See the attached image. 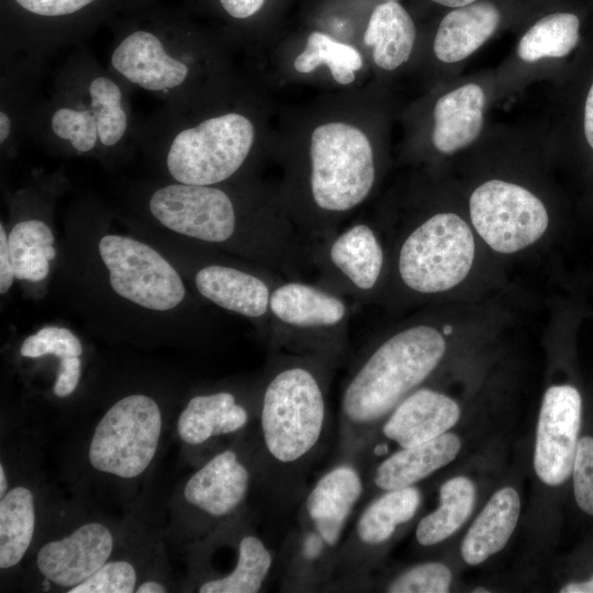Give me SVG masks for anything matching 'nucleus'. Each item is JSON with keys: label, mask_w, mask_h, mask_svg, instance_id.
<instances>
[{"label": "nucleus", "mask_w": 593, "mask_h": 593, "mask_svg": "<svg viewBox=\"0 0 593 593\" xmlns=\"http://www.w3.org/2000/svg\"><path fill=\"white\" fill-rule=\"evenodd\" d=\"M447 343L430 322L406 324L370 344L354 362L339 404V459L359 461L385 417L421 388Z\"/></svg>", "instance_id": "nucleus-1"}, {"label": "nucleus", "mask_w": 593, "mask_h": 593, "mask_svg": "<svg viewBox=\"0 0 593 593\" xmlns=\"http://www.w3.org/2000/svg\"><path fill=\"white\" fill-rule=\"evenodd\" d=\"M334 368L310 356L273 351L258 393L259 432L268 481L295 490L315 460L328 425Z\"/></svg>", "instance_id": "nucleus-2"}, {"label": "nucleus", "mask_w": 593, "mask_h": 593, "mask_svg": "<svg viewBox=\"0 0 593 593\" xmlns=\"http://www.w3.org/2000/svg\"><path fill=\"white\" fill-rule=\"evenodd\" d=\"M376 179L373 149L361 130L342 122L317 126L311 136L301 203L306 202L292 222L312 244L329 237L339 230L342 217L366 201Z\"/></svg>", "instance_id": "nucleus-3"}, {"label": "nucleus", "mask_w": 593, "mask_h": 593, "mask_svg": "<svg viewBox=\"0 0 593 593\" xmlns=\"http://www.w3.org/2000/svg\"><path fill=\"white\" fill-rule=\"evenodd\" d=\"M347 298L303 278H283L269 301L267 343L271 353L318 358L333 368L348 349Z\"/></svg>", "instance_id": "nucleus-4"}, {"label": "nucleus", "mask_w": 593, "mask_h": 593, "mask_svg": "<svg viewBox=\"0 0 593 593\" xmlns=\"http://www.w3.org/2000/svg\"><path fill=\"white\" fill-rule=\"evenodd\" d=\"M475 254L470 226L452 212H438L413 225L395 245L393 287L411 296H432L460 284Z\"/></svg>", "instance_id": "nucleus-5"}, {"label": "nucleus", "mask_w": 593, "mask_h": 593, "mask_svg": "<svg viewBox=\"0 0 593 593\" xmlns=\"http://www.w3.org/2000/svg\"><path fill=\"white\" fill-rule=\"evenodd\" d=\"M254 135L251 122L238 113L204 120L175 136L167 155L168 171L180 183L223 182L246 161Z\"/></svg>", "instance_id": "nucleus-6"}, {"label": "nucleus", "mask_w": 593, "mask_h": 593, "mask_svg": "<svg viewBox=\"0 0 593 593\" xmlns=\"http://www.w3.org/2000/svg\"><path fill=\"white\" fill-rule=\"evenodd\" d=\"M311 259L318 283L358 303L376 300L385 287V245L367 222H356L313 243Z\"/></svg>", "instance_id": "nucleus-7"}, {"label": "nucleus", "mask_w": 593, "mask_h": 593, "mask_svg": "<svg viewBox=\"0 0 593 593\" xmlns=\"http://www.w3.org/2000/svg\"><path fill=\"white\" fill-rule=\"evenodd\" d=\"M161 432L158 404L144 394L127 395L98 423L89 448L91 466L120 478L139 475L152 462Z\"/></svg>", "instance_id": "nucleus-8"}, {"label": "nucleus", "mask_w": 593, "mask_h": 593, "mask_svg": "<svg viewBox=\"0 0 593 593\" xmlns=\"http://www.w3.org/2000/svg\"><path fill=\"white\" fill-rule=\"evenodd\" d=\"M471 223L493 250L513 254L545 234L549 216L545 204L528 189L492 179L480 184L469 200Z\"/></svg>", "instance_id": "nucleus-9"}, {"label": "nucleus", "mask_w": 593, "mask_h": 593, "mask_svg": "<svg viewBox=\"0 0 593 593\" xmlns=\"http://www.w3.org/2000/svg\"><path fill=\"white\" fill-rule=\"evenodd\" d=\"M112 289L152 311H169L186 296L178 271L149 245L123 235H105L98 245Z\"/></svg>", "instance_id": "nucleus-10"}, {"label": "nucleus", "mask_w": 593, "mask_h": 593, "mask_svg": "<svg viewBox=\"0 0 593 593\" xmlns=\"http://www.w3.org/2000/svg\"><path fill=\"white\" fill-rule=\"evenodd\" d=\"M421 503V491L414 485L383 491L370 501L342 542L333 575L357 585L374 549L388 544L415 516Z\"/></svg>", "instance_id": "nucleus-11"}, {"label": "nucleus", "mask_w": 593, "mask_h": 593, "mask_svg": "<svg viewBox=\"0 0 593 593\" xmlns=\"http://www.w3.org/2000/svg\"><path fill=\"white\" fill-rule=\"evenodd\" d=\"M284 277L253 261L248 266L209 261L197 267V291L216 306L250 320L267 339L269 301L273 287Z\"/></svg>", "instance_id": "nucleus-12"}, {"label": "nucleus", "mask_w": 593, "mask_h": 593, "mask_svg": "<svg viewBox=\"0 0 593 593\" xmlns=\"http://www.w3.org/2000/svg\"><path fill=\"white\" fill-rule=\"evenodd\" d=\"M581 411V395L572 385H552L544 394L537 425L534 468L547 485H560L572 473Z\"/></svg>", "instance_id": "nucleus-13"}, {"label": "nucleus", "mask_w": 593, "mask_h": 593, "mask_svg": "<svg viewBox=\"0 0 593 593\" xmlns=\"http://www.w3.org/2000/svg\"><path fill=\"white\" fill-rule=\"evenodd\" d=\"M359 466L358 461L339 459L315 481L299 511V524L317 533L337 552L365 491Z\"/></svg>", "instance_id": "nucleus-14"}, {"label": "nucleus", "mask_w": 593, "mask_h": 593, "mask_svg": "<svg viewBox=\"0 0 593 593\" xmlns=\"http://www.w3.org/2000/svg\"><path fill=\"white\" fill-rule=\"evenodd\" d=\"M113 538L102 524L88 523L37 552L40 572L59 586L72 588L99 570L112 552Z\"/></svg>", "instance_id": "nucleus-15"}, {"label": "nucleus", "mask_w": 593, "mask_h": 593, "mask_svg": "<svg viewBox=\"0 0 593 593\" xmlns=\"http://www.w3.org/2000/svg\"><path fill=\"white\" fill-rule=\"evenodd\" d=\"M253 474L233 449L212 457L187 481L184 500L211 518L233 514L246 500Z\"/></svg>", "instance_id": "nucleus-16"}, {"label": "nucleus", "mask_w": 593, "mask_h": 593, "mask_svg": "<svg viewBox=\"0 0 593 593\" xmlns=\"http://www.w3.org/2000/svg\"><path fill=\"white\" fill-rule=\"evenodd\" d=\"M459 417V405L452 399L419 388L400 402L379 428L387 439L406 448L447 433Z\"/></svg>", "instance_id": "nucleus-17"}, {"label": "nucleus", "mask_w": 593, "mask_h": 593, "mask_svg": "<svg viewBox=\"0 0 593 593\" xmlns=\"http://www.w3.org/2000/svg\"><path fill=\"white\" fill-rule=\"evenodd\" d=\"M112 66L131 82L149 91H163L180 86L188 67L168 55L160 40L150 32L136 31L114 49Z\"/></svg>", "instance_id": "nucleus-18"}, {"label": "nucleus", "mask_w": 593, "mask_h": 593, "mask_svg": "<svg viewBox=\"0 0 593 593\" xmlns=\"http://www.w3.org/2000/svg\"><path fill=\"white\" fill-rule=\"evenodd\" d=\"M460 447L457 435L444 433L425 443L400 448L376 467L372 484L382 492L412 486L451 462Z\"/></svg>", "instance_id": "nucleus-19"}, {"label": "nucleus", "mask_w": 593, "mask_h": 593, "mask_svg": "<svg viewBox=\"0 0 593 593\" xmlns=\"http://www.w3.org/2000/svg\"><path fill=\"white\" fill-rule=\"evenodd\" d=\"M485 94L477 83L463 85L440 97L434 108V147L450 154L477 139L483 125Z\"/></svg>", "instance_id": "nucleus-20"}, {"label": "nucleus", "mask_w": 593, "mask_h": 593, "mask_svg": "<svg viewBox=\"0 0 593 593\" xmlns=\"http://www.w3.org/2000/svg\"><path fill=\"white\" fill-rule=\"evenodd\" d=\"M501 13L490 1L454 8L441 20L434 40L435 56L443 63H457L475 52L495 32Z\"/></svg>", "instance_id": "nucleus-21"}, {"label": "nucleus", "mask_w": 593, "mask_h": 593, "mask_svg": "<svg viewBox=\"0 0 593 593\" xmlns=\"http://www.w3.org/2000/svg\"><path fill=\"white\" fill-rule=\"evenodd\" d=\"M249 422V412L230 391L193 396L180 413L177 430L189 445L242 430Z\"/></svg>", "instance_id": "nucleus-22"}, {"label": "nucleus", "mask_w": 593, "mask_h": 593, "mask_svg": "<svg viewBox=\"0 0 593 593\" xmlns=\"http://www.w3.org/2000/svg\"><path fill=\"white\" fill-rule=\"evenodd\" d=\"M519 510L521 501L515 489L506 486L496 491L462 540L465 562L480 564L502 550L516 527Z\"/></svg>", "instance_id": "nucleus-23"}, {"label": "nucleus", "mask_w": 593, "mask_h": 593, "mask_svg": "<svg viewBox=\"0 0 593 593\" xmlns=\"http://www.w3.org/2000/svg\"><path fill=\"white\" fill-rule=\"evenodd\" d=\"M415 36V25L409 12L395 0H387L373 9L363 42L372 47L377 66L394 70L410 58Z\"/></svg>", "instance_id": "nucleus-24"}, {"label": "nucleus", "mask_w": 593, "mask_h": 593, "mask_svg": "<svg viewBox=\"0 0 593 593\" xmlns=\"http://www.w3.org/2000/svg\"><path fill=\"white\" fill-rule=\"evenodd\" d=\"M286 553V586L301 591L329 581L338 556L317 533L300 524L290 537Z\"/></svg>", "instance_id": "nucleus-25"}, {"label": "nucleus", "mask_w": 593, "mask_h": 593, "mask_svg": "<svg viewBox=\"0 0 593 593\" xmlns=\"http://www.w3.org/2000/svg\"><path fill=\"white\" fill-rule=\"evenodd\" d=\"M474 504V485L466 477L446 481L439 491V506L423 517L415 532L422 546H433L450 537L470 516Z\"/></svg>", "instance_id": "nucleus-26"}, {"label": "nucleus", "mask_w": 593, "mask_h": 593, "mask_svg": "<svg viewBox=\"0 0 593 593\" xmlns=\"http://www.w3.org/2000/svg\"><path fill=\"white\" fill-rule=\"evenodd\" d=\"M15 279L38 282L49 272L56 257L54 234L46 223L26 220L15 224L8 235Z\"/></svg>", "instance_id": "nucleus-27"}, {"label": "nucleus", "mask_w": 593, "mask_h": 593, "mask_svg": "<svg viewBox=\"0 0 593 593\" xmlns=\"http://www.w3.org/2000/svg\"><path fill=\"white\" fill-rule=\"evenodd\" d=\"M35 512L32 492L15 486L0 501V568L18 564L25 555L34 533Z\"/></svg>", "instance_id": "nucleus-28"}, {"label": "nucleus", "mask_w": 593, "mask_h": 593, "mask_svg": "<svg viewBox=\"0 0 593 593\" xmlns=\"http://www.w3.org/2000/svg\"><path fill=\"white\" fill-rule=\"evenodd\" d=\"M238 550L235 570L226 577L203 582L200 593H256L262 589L273 567L271 549L259 536L247 534L240 538Z\"/></svg>", "instance_id": "nucleus-29"}, {"label": "nucleus", "mask_w": 593, "mask_h": 593, "mask_svg": "<svg viewBox=\"0 0 593 593\" xmlns=\"http://www.w3.org/2000/svg\"><path fill=\"white\" fill-rule=\"evenodd\" d=\"M580 20L574 13L556 12L538 20L522 36L517 54L534 63L545 57H564L578 44Z\"/></svg>", "instance_id": "nucleus-30"}, {"label": "nucleus", "mask_w": 593, "mask_h": 593, "mask_svg": "<svg viewBox=\"0 0 593 593\" xmlns=\"http://www.w3.org/2000/svg\"><path fill=\"white\" fill-rule=\"evenodd\" d=\"M321 65H326L340 85L355 80V71L362 66L360 53L351 45L335 41L322 32H312L306 40L305 49L294 60L296 71L307 74Z\"/></svg>", "instance_id": "nucleus-31"}, {"label": "nucleus", "mask_w": 593, "mask_h": 593, "mask_svg": "<svg viewBox=\"0 0 593 593\" xmlns=\"http://www.w3.org/2000/svg\"><path fill=\"white\" fill-rule=\"evenodd\" d=\"M89 94L99 139L103 145L112 146L122 138L127 126V118L121 107V90L112 80L97 77L89 86Z\"/></svg>", "instance_id": "nucleus-32"}, {"label": "nucleus", "mask_w": 593, "mask_h": 593, "mask_svg": "<svg viewBox=\"0 0 593 593\" xmlns=\"http://www.w3.org/2000/svg\"><path fill=\"white\" fill-rule=\"evenodd\" d=\"M452 575L440 562H425L400 573L387 586L390 593H446Z\"/></svg>", "instance_id": "nucleus-33"}, {"label": "nucleus", "mask_w": 593, "mask_h": 593, "mask_svg": "<svg viewBox=\"0 0 593 593\" xmlns=\"http://www.w3.org/2000/svg\"><path fill=\"white\" fill-rule=\"evenodd\" d=\"M51 126L56 136L69 141L80 153L91 150L99 138L91 110L58 109L52 116Z\"/></svg>", "instance_id": "nucleus-34"}, {"label": "nucleus", "mask_w": 593, "mask_h": 593, "mask_svg": "<svg viewBox=\"0 0 593 593\" xmlns=\"http://www.w3.org/2000/svg\"><path fill=\"white\" fill-rule=\"evenodd\" d=\"M20 354L27 358H38L45 355H55L60 359L80 357L82 345L68 328L45 326L25 338L21 345Z\"/></svg>", "instance_id": "nucleus-35"}, {"label": "nucleus", "mask_w": 593, "mask_h": 593, "mask_svg": "<svg viewBox=\"0 0 593 593\" xmlns=\"http://www.w3.org/2000/svg\"><path fill=\"white\" fill-rule=\"evenodd\" d=\"M136 572L127 561L105 562L92 575L68 590V593H131Z\"/></svg>", "instance_id": "nucleus-36"}, {"label": "nucleus", "mask_w": 593, "mask_h": 593, "mask_svg": "<svg viewBox=\"0 0 593 593\" xmlns=\"http://www.w3.org/2000/svg\"><path fill=\"white\" fill-rule=\"evenodd\" d=\"M572 475L578 506L593 516V437L584 436L578 441Z\"/></svg>", "instance_id": "nucleus-37"}, {"label": "nucleus", "mask_w": 593, "mask_h": 593, "mask_svg": "<svg viewBox=\"0 0 593 593\" xmlns=\"http://www.w3.org/2000/svg\"><path fill=\"white\" fill-rule=\"evenodd\" d=\"M22 8L38 15L59 16L74 13L94 0H15Z\"/></svg>", "instance_id": "nucleus-38"}, {"label": "nucleus", "mask_w": 593, "mask_h": 593, "mask_svg": "<svg viewBox=\"0 0 593 593\" xmlns=\"http://www.w3.org/2000/svg\"><path fill=\"white\" fill-rule=\"evenodd\" d=\"M81 376L80 357L60 359L59 371L54 384V393L59 398L70 395L77 388Z\"/></svg>", "instance_id": "nucleus-39"}, {"label": "nucleus", "mask_w": 593, "mask_h": 593, "mask_svg": "<svg viewBox=\"0 0 593 593\" xmlns=\"http://www.w3.org/2000/svg\"><path fill=\"white\" fill-rule=\"evenodd\" d=\"M14 270L10 256L9 239L3 224H0V292L4 294L13 283Z\"/></svg>", "instance_id": "nucleus-40"}, {"label": "nucleus", "mask_w": 593, "mask_h": 593, "mask_svg": "<svg viewBox=\"0 0 593 593\" xmlns=\"http://www.w3.org/2000/svg\"><path fill=\"white\" fill-rule=\"evenodd\" d=\"M224 10L236 19H246L257 13L265 0H220Z\"/></svg>", "instance_id": "nucleus-41"}, {"label": "nucleus", "mask_w": 593, "mask_h": 593, "mask_svg": "<svg viewBox=\"0 0 593 593\" xmlns=\"http://www.w3.org/2000/svg\"><path fill=\"white\" fill-rule=\"evenodd\" d=\"M584 135L588 144L593 149V82L584 105Z\"/></svg>", "instance_id": "nucleus-42"}, {"label": "nucleus", "mask_w": 593, "mask_h": 593, "mask_svg": "<svg viewBox=\"0 0 593 593\" xmlns=\"http://www.w3.org/2000/svg\"><path fill=\"white\" fill-rule=\"evenodd\" d=\"M561 593H593V577L584 582H573L564 585Z\"/></svg>", "instance_id": "nucleus-43"}, {"label": "nucleus", "mask_w": 593, "mask_h": 593, "mask_svg": "<svg viewBox=\"0 0 593 593\" xmlns=\"http://www.w3.org/2000/svg\"><path fill=\"white\" fill-rule=\"evenodd\" d=\"M137 593H163L166 592V589L163 584L156 581H147L142 583L137 590Z\"/></svg>", "instance_id": "nucleus-44"}, {"label": "nucleus", "mask_w": 593, "mask_h": 593, "mask_svg": "<svg viewBox=\"0 0 593 593\" xmlns=\"http://www.w3.org/2000/svg\"><path fill=\"white\" fill-rule=\"evenodd\" d=\"M11 131L10 118L3 111L0 112V142L3 143Z\"/></svg>", "instance_id": "nucleus-45"}, {"label": "nucleus", "mask_w": 593, "mask_h": 593, "mask_svg": "<svg viewBox=\"0 0 593 593\" xmlns=\"http://www.w3.org/2000/svg\"><path fill=\"white\" fill-rule=\"evenodd\" d=\"M432 1L444 7H448V8H459V7L473 3L479 0H432Z\"/></svg>", "instance_id": "nucleus-46"}, {"label": "nucleus", "mask_w": 593, "mask_h": 593, "mask_svg": "<svg viewBox=\"0 0 593 593\" xmlns=\"http://www.w3.org/2000/svg\"><path fill=\"white\" fill-rule=\"evenodd\" d=\"M7 489H8V482H7L3 465L1 463L0 465V496L1 497L5 495Z\"/></svg>", "instance_id": "nucleus-47"}, {"label": "nucleus", "mask_w": 593, "mask_h": 593, "mask_svg": "<svg viewBox=\"0 0 593 593\" xmlns=\"http://www.w3.org/2000/svg\"><path fill=\"white\" fill-rule=\"evenodd\" d=\"M473 592H474V593H479V592L488 593L489 591H488V590H484V589H482V588H478V589H474Z\"/></svg>", "instance_id": "nucleus-48"}]
</instances>
